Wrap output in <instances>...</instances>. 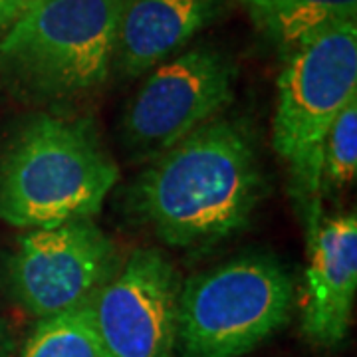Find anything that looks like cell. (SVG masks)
<instances>
[{
	"label": "cell",
	"mask_w": 357,
	"mask_h": 357,
	"mask_svg": "<svg viewBox=\"0 0 357 357\" xmlns=\"http://www.w3.org/2000/svg\"><path fill=\"white\" fill-rule=\"evenodd\" d=\"M255 141L217 117L143 171L129 192L133 215L177 248H204L243 230L262 199Z\"/></svg>",
	"instance_id": "6da1fadb"
},
{
	"label": "cell",
	"mask_w": 357,
	"mask_h": 357,
	"mask_svg": "<svg viewBox=\"0 0 357 357\" xmlns=\"http://www.w3.org/2000/svg\"><path fill=\"white\" fill-rule=\"evenodd\" d=\"M117 181L89 119L34 115L0 157V220L32 230L93 218Z\"/></svg>",
	"instance_id": "7a4b0ae2"
},
{
	"label": "cell",
	"mask_w": 357,
	"mask_h": 357,
	"mask_svg": "<svg viewBox=\"0 0 357 357\" xmlns=\"http://www.w3.org/2000/svg\"><path fill=\"white\" fill-rule=\"evenodd\" d=\"M129 0H34L0 40V68L20 93L72 103L102 89Z\"/></svg>",
	"instance_id": "3957f363"
},
{
	"label": "cell",
	"mask_w": 357,
	"mask_h": 357,
	"mask_svg": "<svg viewBox=\"0 0 357 357\" xmlns=\"http://www.w3.org/2000/svg\"><path fill=\"white\" fill-rule=\"evenodd\" d=\"M284 56L272 143L290 167L312 227L319 218L324 141L342 109L357 100V22L316 34Z\"/></svg>",
	"instance_id": "277c9868"
},
{
	"label": "cell",
	"mask_w": 357,
	"mask_h": 357,
	"mask_svg": "<svg viewBox=\"0 0 357 357\" xmlns=\"http://www.w3.org/2000/svg\"><path fill=\"white\" fill-rule=\"evenodd\" d=\"M292 306L276 256H238L181 286L177 344L185 357H243L288 324Z\"/></svg>",
	"instance_id": "5b68a950"
},
{
	"label": "cell",
	"mask_w": 357,
	"mask_h": 357,
	"mask_svg": "<svg viewBox=\"0 0 357 357\" xmlns=\"http://www.w3.org/2000/svg\"><path fill=\"white\" fill-rule=\"evenodd\" d=\"M238 70L227 52L197 46L155 66L121 115V141L135 161H153L217 119L234 98Z\"/></svg>",
	"instance_id": "8992f818"
},
{
	"label": "cell",
	"mask_w": 357,
	"mask_h": 357,
	"mask_svg": "<svg viewBox=\"0 0 357 357\" xmlns=\"http://www.w3.org/2000/svg\"><path fill=\"white\" fill-rule=\"evenodd\" d=\"M121 264L114 241L91 218L20 236L8 262L14 298L40 319L86 306Z\"/></svg>",
	"instance_id": "52a82bcc"
},
{
	"label": "cell",
	"mask_w": 357,
	"mask_h": 357,
	"mask_svg": "<svg viewBox=\"0 0 357 357\" xmlns=\"http://www.w3.org/2000/svg\"><path fill=\"white\" fill-rule=\"evenodd\" d=\"M181 276L157 248L121 262L89 302L105 357H175Z\"/></svg>",
	"instance_id": "ba28073f"
},
{
	"label": "cell",
	"mask_w": 357,
	"mask_h": 357,
	"mask_svg": "<svg viewBox=\"0 0 357 357\" xmlns=\"http://www.w3.org/2000/svg\"><path fill=\"white\" fill-rule=\"evenodd\" d=\"M310 260L302 332L314 347L333 349L351 324L357 290V218L354 211L307 227Z\"/></svg>",
	"instance_id": "9c48e42d"
},
{
	"label": "cell",
	"mask_w": 357,
	"mask_h": 357,
	"mask_svg": "<svg viewBox=\"0 0 357 357\" xmlns=\"http://www.w3.org/2000/svg\"><path fill=\"white\" fill-rule=\"evenodd\" d=\"M227 0H129L119 20L114 64L137 77L167 62L217 20Z\"/></svg>",
	"instance_id": "30bf717a"
},
{
	"label": "cell",
	"mask_w": 357,
	"mask_h": 357,
	"mask_svg": "<svg viewBox=\"0 0 357 357\" xmlns=\"http://www.w3.org/2000/svg\"><path fill=\"white\" fill-rule=\"evenodd\" d=\"M252 14L282 54H288L316 34L356 22L357 0H266Z\"/></svg>",
	"instance_id": "8fae6325"
},
{
	"label": "cell",
	"mask_w": 357,
	"mask_h": 357,
	"mask_svg": "<svg viewBox=\"0 0 357 357\" xmlns=\"http://www.w3.org/2000/svg\"><path fill=\"white\" fill-rule=\"evenodd\" d=\"M20 357H105L88 304L40 319Z\"/></svg>",
	"instance_id": "7c38bea8"
},
{
	"label": "cell",
	"mask_w": 357,
	"mask_h": 357,
	"mask_svg": "<svg viewBox=\"0 0 357 357\" xmlns=\"http://www.w3.org/2000/svg\"><path fill=\"white\" fill-rule=\"evenodd\" d=\"M357 175V100L337 115L321 151V189H344Z\"/></svg>",
	"instance_id": "4fadbf2b"
},
{
	"label": "cell",
	"mask_w": 357,
	"mask_h": 357,
	"mask_svg": "<svg viewBox=\"0 0 357 357\" xmlns=\"http://www.w3.org/2000/svg\"><path fill=\"white\" fill-rule=\"evenodd\" d=\"M34 0H0V32L8 30Z\"/></svg>",
	"instance_id": "5bb4252c"
},
{
	"label": "cell",
	"mask_w": 357,
	"mask_h": 357,
	"mask_svg": "<svg viewBox=\"0 0 357 357\" xmlns=\"http://www.w3.org/2000/svg\"><path fill=\"white\" fill-rule=\"evenodd\" d=\"M10 354H13V342H10L4 319L0 318V357H10Z\"/></svg>",
	"instance_id": "9a60e30c"
},
{
	"label": "cell",
	"mask_w": 357,
	"mask_h": 357,
	"mask_svg": "<svg viewBox=\"0 0 357 357\" xmlns=\"http://www.w3.org/2000/svg\"><path fill=\"white\" fill-rule=\"evenodd\" d=\"M244 2H246V4L250 6V10H252V8H256V6H260V4H264L266 0H244Z\"/></svg>",
	"instance_id": "2e32d148"
}]
</instances>
